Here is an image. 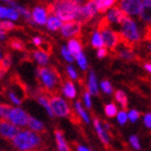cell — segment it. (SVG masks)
Returning a JSON list of instances; mask_svg holds the SVG:
<instances>
[{
    "label": "cell",
    "mask_w": 151,
    "mask_h": 151,
    "mask_svg": "<svg viewBox=\"0 0 151 151\" xmlns=\"http://www.w3.org/2000/svg\"><path fill=\"white\" fill-rule=\"evenodd\" d=\"M139 116H140V113L137 110H131L127 114V119H129L132 122H136L139 119Z\"/></svg>",
    "instance_id": "cell-39"
},
{
    "label": "cell",
    "mask_w": 151,
    "mask_h": 151,
    "mask_svg": "<svg viewBox=\"0 0 151 151\" xmlns=\"http://www.w3.org/2000/svg\"><path fill=\"white\" fill-rule=\"evenodd\" d=\"M0 60H1V53H0Z\"/></svg>",
    "instance_id": "cell-48"
},
{
    "label": "cell",
    "mask_w": 151,
    "mask_h": 151,
    "mask_svg": "<svg viewBox=\"0 0 151 151\" xmlns=\"http://www.w3.org/2000/svg\"><path fill=\"white\" fill-rule=\"evenodd\" d=\"M77 151H91V150L83 147V146H78V147H77Z\"/></svg>",
    "instance_id": "cell-45"
},
{
    "label": "cell",
    "mask_w": 151,
    "mask_h": 151,
    "mask_svg": "<svg viewBox=\"0 0 151 151\" xmlns=\"http://www.w3.org/2000/svg\"><path fill=\"white\" fill-rule=\"evenodd\" d=\"M67 73H68V76H69V78L71 80H77L78 79V73H77V71H76V69L73 66L67 67Z\"/></svg>",
    "instance_id": "cell-40"
},
{
    "label": "cell",
    "mask_w": 151,
    "mask_h": 151,
    "mask_svg": "<svg viewBox=\"0 0 151 151\" xmlns=\"http://www.w3.org/2000/svg\"><path fill=\"white\" fill-rule=\"evenodd\" d=\"M126 14L123 12L122 10L120 9L119 6H113L111 9L108 10L107 12V15L105 17L106 19V22L107 23H121L123 19L126 17Z\"/></svg>",
    "instance_id": "cell-11"
},
{
    "label": "cell",
    "mask_w": 151,
    "mask_h": 151,
    "mask_svg": "<svg viewBox=\"0 0 151 151\" xmlns=\"http://www.w3.org/2000/svg\"><path fill=\"white\" fill-rule=\"evenodd\" d=\"M101 90L106 94H111L112 93V86H111L110 82L108 81V80H103L101 83Z\"/></svg>",
    "instance_id": "cell-35"
},
{
    "label": "cell",
    "mask_w": 151,
    "mask_h": 151,
    "mask_svg": "<svg viewBox=\"0 0 151 151\" xmlns=\"http://www.w3.org/2000/svg\"><path fill=\"white\" fill-rule=\"evenodd\" d=\"M80 3L77 1H55L49 6V12L60 19L67 23L76 21V14Z\"/></svg>",
    "instance_id": "cell-2"
},
{
    "label": "cell",
    "mask_w": 151,
    "mask_h": 151,
    "mask_svg": "<svg viewBox=\"0 0 151 151\" xmlns=\"http://www.w3.org/2000/svg\"><path fill=\"white\" fill-rule=\"evenodd\" d=\"M19 28L13 22L10 21H0V32H9L13 29Z\"/></svg>",
    "instance_id": "cell-29"
},
{
    "label": "cell",
    "mask_w": 151,
    "mask_h": 151,
    "mask_svg": "<svg viewBox=\"0 0 151 151\" xmlns=\"http://www.w3.org/2000/svg\"><path fill=\"white\" fill-rule=\"evenodd\" d=\"M114 3H116V1H113V0H97V1H95L97 13H105L106 11L111 9L114 6Z\"/></svg>",
    "instance_id": "cell-17"
},
{
    "label": "cell",
    "mask_w": 151,
    "mask_h": 151,
    "mask_svg": "<svg viewBox=\"0 0 151 151\" xmlns=\"http://www.w3.org/2000/svg\"><path fill=\"white\" fill-rule=\"evenodd\" d=\"M83 99H84V103H85V106L88 109L92 107V99H91V95L88 94V92H85L84 95H83Z\"/></svg>",
    "instance_id": "cell-41"
},
{
    "label": "cell",
    "mask_w": 151,
    "mask_h": 151,
    "mask_svg": "<svg viewBox=\"0 0 151 151\" xmlns=\"http://www.w3.org/2000/svg\"><path fill=\"white\" fill-rule=\"evenodd\" d=\"M29 118H30V116L28 113L24 111L23 109H21V108H12L6 120L10 123H12L13 125H15L16 127H19V126L27 125Z\"/></svg>",
    "instance_id": "cell-7"
},
{
    "label": "cell",
    "mask_w": 151,
    "mask_h": 151,
    "mask_svg": "<svg viewBox=\"0 0 151 151\" xmlns=\"http://www.w3.org/2000/svg\"><path fill=\"white\" fill-rule=\"evenodd\" d=\"M119 8L126 15H137L142 10L140 0H124L119 3Z\"/></svg>",
    "instance_id": "cell-8"
},
{
    "label": "cell",
    "mask_w": 151,
    "mask_h": 151,
    "mask_svg": "<svg viewBox=\"0 0 151 151\" xmlns=\"http://www.w3.org/2000/svg\"><path fill=\"white\" fill-rule=\"evenodd\" d=\"M50 107L52 112H53V116H60V118H66V116L71 114V110H70L68 103L57 95H53L50 98Z\"/></svg>",
    "instance_id": "cell-5"
},
{
    "label": "cell",
    "mask_w": 151,
    "mask_h": 151,
    "mask_svg": "<svg viewBox=\"0 0 151 151\" xmlns=\"http://www.w3.org/2000/svg\"><path fill=\"white\" fill-rule=\"evenodd\" d=\"M11 106L8 104H0V118L2 120L8 119L10 111H11Z\"/></svg>",
    "instance_id": "cell-32"
},
{
    "label": "cell",
    "mask_w": 151,
    "mask_h": 151,
    "mask_svg": "<svg viewBox=\"0 0 151 151\" xmlns=\"http://www.w3.org/2000/svg\"><path fill=\"white\" fill-rule=\"evenodd\" d=\"M116 99L118 103H120L121 104V106H122L124 109H126L127 108V105H129V101H127V96H126V94L124 93L123 91H116Z\"/></svg>",
    "instance_id": "cell-26"
},
{
    "label": "cell",
    "mask_w": 151,
    "mask_h": 151,
    "mask_svg": "<svg viewBox=\"0 0 151 151\" xmlns=\"http://www.w3.org/2000/svg\"><path fill=\"white\" fill-rule=\"evenodd\" d=\"M32 22L38 25H45L47 19V10L42 8V6H36L35 9L32 10Z\"/></svg>",
    "instance_id": "cell-12"
},
{
    "label": "cell",
    "mask_w": 151,
    "mask_h": 151,
    "mask_svg": "<svg viewBox=\"0 0 151 151\" xmlns=\"http://www.w3.org/2000/svg\"><path fill=\"white\" fill-rule=\"evenodd\" d=\"M37 76L40 80L41 84L47 92L56 93L60 84V76L53 68L40 67L37 69Z\"/></svg>",
    "instance_id": "cell-3"
},
{
    "label": "cell",
    "mask_w": 151,
    "mask_h": 151,
    "mask_svg": "<svg viewBox=\"0 0 151 151\" xmlns=\"http://www.w3.org/2000/svg\"><path fill=\"white\" fill-rule=\"evenodd\" d=\"M88 93L90 95H98V86H97V79L95 76L94 71H91L88 76Z\"/></svg>",
    "instance_id": "cell-15"
},
{
    "label": "cell",
    "mask_w": 151,
    "mask_h": 151,
    "mask_svg": "<svg viewBox=\"0 0 151 151\" xmlns=\"http://www.w3.org/2000/svg\"><path fill=\"white\" fill-rule=\"evenodd\" d=\"M34 58L37 60V63L40 66H47V64L49 63V55L41 51H35L34 52Z\"/></svg>",
    "instance_id": "cell-24"
},
{
    "label": "cell",
    "mask_w": 151,
    "mask_h": 151,
    "mask_svg": "<svg viewBox=\"0 0 151 151\" xmlns=\"http://www.w3.org/2000/svg\"><path fill=\"white\" fill-rule=\"evenodd\" d=\"M62 55H63L64 58H65L67 62H69V63H73V60H75V57H73V55L70 54V52L68 51L67 47H62Z\"/></svg>",
    "instance_id": "cell-36"
},
{
    "label": "cell",
    "mask_w": 151,
    "mask_h": 151,
    "mask_svg": "<svg viewBox=\"0 0 151 151\" xmlns=\"http://www.w3.org/2000/svg\"><path fill=\"white\" fill-rule=\"evenodd\" d=\"M63 93H64V95H65L67 98H69V99H73V98L76 97L77 91H76L75 85H73V83L71 82V80H67V81L65 82L64 88H63Z\"/></svg>",
    "instance_id": "cell-20"
},
{
    "label": "cell",
    "mask_w": 151,
    "mask_h": 151,
    "mask_svg": "<svg viewBox=\"0 0 151 151\" xmlns=\"http://www.w3.org/2000/svg\"><path fill=\"white\" fill-rule=\"evenodd\" d=\"M47 27L49 30H57V29H60V27H62V25H63V23L60 22V19H57L56 16L53 15V14H51L49 17H47Z\"/></svg>",
    "instance_id": "cell-22"
},
{
    "label": "cell",
    "mask_w": 151,
    "mask_h": 151,
    "mask_svg": "<svg viewBox=\"0 0 151 151\" xmlns=\"http://www.w3.org/2000/svg\"><path fill=\"white\" fill-rule=\"evenodd\" d=\"M55 138H56V144H57V148L60 151H70L69 147L67 145L66 140L64 138L63 132L62 131H58L56 129L55 131Z\"/></svg>",
    "instance_id": "cell-21"
},
{
    "label": "cell",
    "mask_w": 151,
    "mask_h": 151,
    "mask_svg": "<svg viewBox=\"0 0 151 151\" xmlns=\"http://www.w3.org/2000/svg\"><path fill=\"white\" fill-rule=\"evenodd\" d=\"M116 119H118V122L121 124V125H124L126 122H127V113L124 110L119 111L116 113Z\"/></svg>",
    "instance_id": "cell-34"
},
{
    "label": "cell",
    "mask_w": 151,
    "mask_h": 151,
    "mask_svg": "<svg viewBox=\"0 0 151 151\" xmlns=\"http://www.w3.org/2000/svg\"><path fill=\"white\" fill-rule=\"evenodd\" d=\"M32 42H34V44H35L36 47H40L41 43L43 42V40H42V38L41 37H34L32 38Z\"/></svg>",
    "instance_id": "cell-44"
},
{
    "label": "cell",
    "mask_w": 151,
    "mask_h": 151,
    "mask_svg": "<svg viewBox=\"0 0 151 151\" xmlns=\"http://www.w3.org/2000/svg\"><path fill=\"white\" fill-rule=\"evenodd\" d=\"M93 122H94L95 129L97 131V135H98V137H99V139L101 140V142H103L105 146H108L109 145V137H108V133L106 132V129H103V126H101L99 119L94 118Z\"/></svg>",
    "instance_id": "cell-13"
},
{
    "label": "cell",
    "mask_w": 151,
    "mask_h": 151,
    "mask_svg": "<svg viewBox=\"0 0 151 151\" xmlns=\"http://www.w3.org/2000/svg\"><path fill=\"white\" fill-rule=\"evenodd\" d=\"M11 64H12V58L10 54H6L2 57V60H0V79L9 71Z\"/></svg>",
    "instance_id": "cell-16"
},
{
    "label": "cell",
    "mask_w": 151,
    "mask_h": 151,
    "mask_svg": "<svg viewBox=\"0 0 151 151\" xmlns=\"http://www.w3.org/2000/svg\"><path fill=\"white\" fill-rule=\"evenodd\" d=\"M27 125L29 126L30 131H32V132H35V133L43 132L44 131L43 123L41 122V121H39V120L35 119V118H32V116L29 118V121H28V124H27Z\"/></svg>",
    "instance_id": "cell-23"
},
{
    "label": "cell",
    "mask_w": 151,
    "mask_h": 151,
    "mask_svg": "<svg viewBox=\"0 0 151 151\" xmlns=\"http://www.w3.org/2000/svg\"><path fill=\"white\" fill-rule=\"evenodd\" d=\"M101 36V39H103V42H104V45L113 50L118 47V44L122 41L121 39V36H120L119 32H114V30H111L109 27H104L101 28V32H99Z\"/></svg>",
    "instance_id": "cell-6"
},
{
    "label": "cell",
    "mask_w": 151,
    "mask_h": 151,
    "mask_svg": "<svg viewBox=\"0 0 151 151\" xmlns=\"http://www.w3.org/2000/svg\"><path fill=\"white\" fill-rule=\"evenodd\" d=\"M144 67H145V69L147 70L149 73H150V71H151V65H150V63H146L145 65H144Z\"/></svg>",
    "instance_id": "cell-46"
},
{
    "label": "cell",
    "mask_w": 151,
    "mask_h": 151,
    "mask_svg": "<svg viewBox=\"0 0 151 151\" xmlns=\"http://www.w3.org/2000/svg\"><path fill=\"white\" fill-rule=\"evenodd\" d=\"M6 32H0V40H3L6 38Z\"/></svg>",
    "instance_id": "cell-47"
},
{
    "label": "cell",
    "mask_w": 151,
    "mask_h": 151,
    "mask_svg": "<svg viewBox=\"0 0 151 151\" xmlns=\"http://www.w3.org/2000/svg\"><path fill=\"white\" fill-rule=\"evenodd\" d=\"M121 39L125 41L126 43L133 44L140 40V34L138 30V26L133 19L126 16L121 22Z\"/></svg>",
    "instance_id": "cell-4"
},
{
    "label": "cell",
    "mask_w": 151,
    "mask_h": 151,
    "mask_svg": "<svg viewBox=\"0 0 151 151\" xmlns=\"http://www.w3.org/2000/svg\"><path fill=\"white\" fill-rule=\"evenodd\" d=\"M19 14L15 10L12 8H6L3 6H0V19H8L11 21H16L19 19Z\"/></svg>",
    "instance_id": "cell-14"
},
{
    "label": "cell",
    "mask_w": 151,
    "mask_h": 151,
    "mask_svg": "<svg viewBox=\"0 0 151 151\" xmlns=\"http://www.w3.org/2000/svg\"><path fill=\"white\" fill-rule=\"evenodd\" d=\"M67 49H68V51L70 52V54L75 57L77 54L82 52V44H81V42L79 40H77V39H71V40L68 41Z\"/></svg>",
    "instance_id": "cell-19"
},
{
    "label": "cell",
    "mask_w": 151,
    "mask_h": 151,
    "mask_svg": "<svg viewBox=\"0 0 151 151\" xmlns=\"http://www.w3.org/2000/svg\"><path fill=\"white\" fill-rule=\"evenodd\" d=\"M75 60H77V63H78V65L80 66V68L82 70H85L88 68V62H86V58H85L84 54L82 53V52L76 55Z\"/></svg>",
    "instance_id": "cell-30"
},
{
    "label": "cell",
    "mask_w": 151,
    "mask_h": 151,
    "mask_svg": "<svg viewBox=\"0 0 151 151\" xmlns=\"http://www.w3.org/2000/svg\"><path fill=\"white\" fill-rule=\"evenodd\" d=\"M9 97H10V99L12 101V103H14L15 105L22 104V99H21V98H19V96H17V95L12 91V90H10L9 91Z\"/></svg>",
    "instance_id": "cell-38"
},
{
    "label": "cell",
    "mask_w": 151,
    "mask_h": 151,
    "mask_svg": "<svg viewBox=\"0 0 151 151\" xmlns=\"http://www.w3.org/2000/svg\"><path fill=\"white\" fill-rule=\"evenodd\" d=\"M119 55L126 60H131L134 58V53H133L132 50H129V49H123V50H121Z\"/></svg>",
    "instance_id": "cell-33"
},
{
    "label": "cell",
    "mask_w": 151,
    "mask_h": 151,
    "mask_svg": "<svg viewBox=\"0 0 151 151\" xmlns=\"http://www.w3.org/2000/svg\"><path fill=\"white\" fill-rule=\"evenodd\" d=\"M10 47L16 51H24L25 50V43L22 40H19L17 38H11L9 40Z\"/></svg>",
    "instance_id": "cell-25"
},
{
    "label": "cell",
    "mask_w": 151,
    "mask_h": 151,
    "mask_svg": "<svg viewBox=\"0 0 151 151\" xmlns=\"http://www.w3.org/2000/svg\"><path fill=\"white\" fill-rule=\"evenodd\" d=\"M38 101V103L41 105V106H43L44 109L47 110V114L50 116H53V112L51 110V107H50V98L47 97V94H43V93H38L37 94V98H36Z\"/></svg>",
    "instance_id": "cell-18"
},
{
    "label": "cell",
    "mask_w": 151,
    "mask_h": 151,
    "mask_svg": "<svg viewBox=\"0 0 151 151\" xmlns=\"http://www.w3.org/2000/svg\"><path fill=\"white\" fill-rule=\"evenodd\" d=\"M129 142H131V145H132V147L134 149H136V150H139L140 149V144H139V139L137 136L133 135L129 137Z\"/></svg>",
    "instance_id": "cell-37"
},
{
    "label": "cell",
    "mask_w": 151,
    "mask_h": 151,
    "mask_svg": "<svg viewBox=\"0 0 151 151\" xmlns=\"http://www.w3.org/2000/svg\"><path fill=\"white\" fill-rule=\"evenodd\" d=\"M107 49L106 47H101V49H98L97 51V57L98 58H104V57L107 56Z\"/></svg>",
    "instance_id": "cell-42"
},
{
    "label": "cell",
    "mask_w": 151,
    "mask_h": 151,
    "mask_svg": "<svg viewBox=\"0 0 151 151\" xmlns=\"http://www.w3.org/2000/svg\"><path fill=\"white\" fill-rule=\"evenodd\" d=\"M105 113L106 116H109V118H112V116H116L118 113V108H116V104H108L105 106Z\"/></svg>",
    "instance_id": "cell-31"
},
{
    "label": "cell",
    "mask_w": 151,
    "mask_h": 151,
    "mask_svg": "<svg viewBox=\"0 0 151 151\" xmlns=\"http://www.w3.org/2000/svg\"><path fill=\"white\" fill-rule=\"evenodd\" d=\"M19 132V127L13 125L8 120H0V136L6 139H13Z\"/></svg>",
    "instance_id": "cell-9"
},
{
    "label": "cell",
    "mask_w": 151,
    "mask_h": 151,
    "mask_svg": "<svg viewBox=\"0 0 151 151\" xmlns=\"http://www.w3.org/2000/svg\"><path fill=\"white\" fill-rule=\"evenodd\" d=\"M81 32V24L78 22H67L62 25L60 27V32L63 37L65 38H73L78 36Z\"/></svg>",
    "instance_id": "cell-10"
},
{
    "label": "cell",
    "mask_w": 151,
    "mask_h": 151,
    "mask_svg": "<svg viewBox=\"0 0 151 151\" xmlns=\"http://www.w3.org/2000/svg\"><path fill=\"white\" fill-rule=\"evenodd\" d=\"M76 110H77V112H78L79 116L82 118V120H83L85 123H88V124L90 123V118H88V113L85 112L84 109H83V107H82L81 101H76Z\"/></svg>",
    "instance_id": "cell-27"
},
{
    "label": "cell",
    "mask_w": 151,
    "mask_h": 151,
    "mask_svg": "<svg viewBox=\"0 0 151 151\" xmlns=\"http://www.w3.org/2000/svg\"><path fill=\"white\" fill-rule=\"evenodd\" d=\"M144 122H145V125L147 126L148 129H150V127H151V114H150V112L146 113V114H145Z\"/></svg>",
    "instance_id": "cell-43"
},
{
    "label": "cell",
    "mask_w": 151,
    "mask_h": 151,
    "mask_svg": "<svg viewBox=\"0 0 151 151\" xmlns=\"http://www.w3.org/2000/svg\"><path fill=\"white\" fill-rule=\"evenodd\" d=\"M92 45H93V47H96V49H101L104 47V42H103L99 32H95L92 36Z\"/></svg>",
    "instance_id": "cell-28"
},
{
    "label": "cell",
    "mask_w": 151,
    "mask_h": 151,
    "mask_svg": "<svg viewBox=\"0 0 151 151\" xmlns=\"http://www.w3.org/2000/svg\"><path fill=\"white\" fill-rule=\"evenodd\" d=\"M12 144L19 151H36L42 146V138L32 131H19L12 139Z\"/></svg>",
    "instance_id": "cell-1"
}]
</instances>
